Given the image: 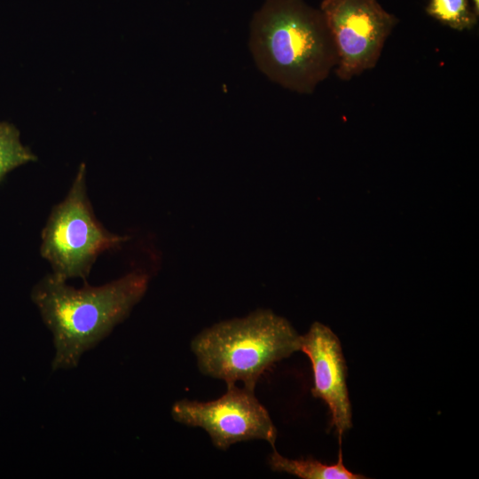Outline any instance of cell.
<instances>
[{
	"instance_id": "cell-1",
	"label": "cell",
	"mask_w": 479,
	"mask_h": 479,
	"mask_svg": "<svg viewBox=\"0 0 479 479\" xmlns=\"http://www.w3.org/2000/svg\"><path fill=\"white\" fill-rule=\"evenodd\" d=\"M149 276L131 271L98 287L75 288L52 274L32 289L31 299L51 331L53 371L75 368L87 351L123 322L146 292Z\"/></svg>"
},
{
	"instance_id": "cell-2",
	"label": "cell",
	"mask_w": 479,
	"mask_h": 479,
	"mask_svg": "<svg viewBox=\"0 0 479 479\" xmlns=\"http://www.w3.org/2000/svg\"><path fill=\"white\" fill-rule=\"evenodd\" d=\"M249 47L269 79L299 93H311L337 64L321 11L303 0H266L253 18Z\"/></svg>"
},
{
	"instance_id": "cell-3",
	"label": "cell",
	"mask_w": 479,
	"mask_h": 479,
	"mask_svg": "<svg viewBox=\"0 0 479 479\" xmlns=\"http://www.w3.org/2000/svg\"><path fill=\"white\" fill-rule=\"evenodd\" d=\"M301 335L270 310L224 321L203 330L191 342L200 372L226 384L241 381L255 390L261 375L300 350Z\"/></svg>"
},
{
	"instance_id": "cell-4",
	"label": "cell",
	"mask_w": 479,
	"mask_h": 479,
	"mask_svg": "<svg viewBox=\"0 0 479 479\" xmlns=\"http://www.w3.org/2000/svg\"><path fill=\"white\" fill-rule=\"evenodd\" d=\"M82 163L66 198L53 207L42 231L40 254L60 280L87 282L98 256L120 247L127 237L107 231L96 218L87 195Z\"/></svg>"
},
{
	"instance_id": "cell-5",
	"label": "cell",
	"mask_w": 479,
	"mask_h": 479,
	"mask_svg": "<svg viewBox=\"0 0 479 479\" xmlns=\"http://www.w3.org/2000/svg\"><path fill=\"white\" fill-rule=\"evenodd\" d=\"M320 11L337 56L335 73L343 81L375 67L398 22L377 0H323Z\"/></svg>"
},
{
	"instance_id": "cell-6",
	"label": "cell",
	"mask_w": 479,
	"mask_h": 479,
	"mask_svg": "<svg viewBox=\"0 0 479 479\" xmlns=\"http://www.w3.org/2000/svg\"><path fill=\"white\" fill-rule=\"evenodd\" d=\"M171 415L179 423L203 428L218 449L249 440H263L275 448L277 429L269 412L254 389L244 386L227 384L221 397L208 402L179 400Z\"/></svg>"
},
{
	"instance_id": "cell-7",
	"label": "cell",
	"mask_w": 479,
	"mask_h": 479,
	"mask_svg": "<svg viewBox=\"0 0 479 479\" xmlns=\"http://www.w3.org/2000/svg\"><path fill=\"white\" fill-rule=\"evenodd\" d=\"M300 350L307 355L311 364V393L327 404L332 425L341 442L344 433L352 427V409L340 340L328 326L314 322L309 331L301 335Z\"/></svg>"
},
{
	"instance_id": "cell-8",
	"label": "cell",
	"mask_w": 479,
	"mask_h": 479,
	"mask_svg": "<svg viewBox=\"0 0 479 479\" xmlns=\"http://www.w3.org/2000/svg\"><path fill=\"white\" fill-rule=\"evenodd\" d=\"M273 471L284 472L302 479H364L361 474H356L343 464L342 448L339 450L336 464L326 465L313 458L293 459L281 456L273 448L268 459Z\"/></svg>"
},
{
	"instance_id": "cell-9",
	"label": "cell",
	"mask_w": 479,
	"mask_h": 479,
	"mask_svg": "<svg viewBox=\"0 0 479 479\" xmlns=\"http://www.w3.org/2000/svg\"><path fill=\"white\" fill-rule=\"evenodd\" d=\"M426 11L442 24L458 31L471 30L477 24L478 15L469 0H429Z\"/></svg>"
},
{
	"instance_id": "cell-10",
	"label": "cell",
	"mask_w": 479,
	"mask_h": 479,
	"mask_svg": "<svg viewBox=\"0 0 479 479\" xmlns=\"http://www.w3.org/2000/svg\"><path fill=\"white\" fill-rule=\"evenodd\" d=\"M35 161V155L20 143L15 126L0 122V182L13 169Z\"/></svg>"
},
{
	"instance_id": "cell-11",
	"label": "cell",
	"mask_w": 479,
	"mask_h": 479,
	"mask_svg": "<svg viewBox=\"0 0 479 479\" xmlns=\"http://www.w3.org/2000/svg\"><path fill=\"white\" fill-rule=\"evenodd\" d=\"M475 12L479 16V0H472Z\"/></svg>"
}]
</instances>
